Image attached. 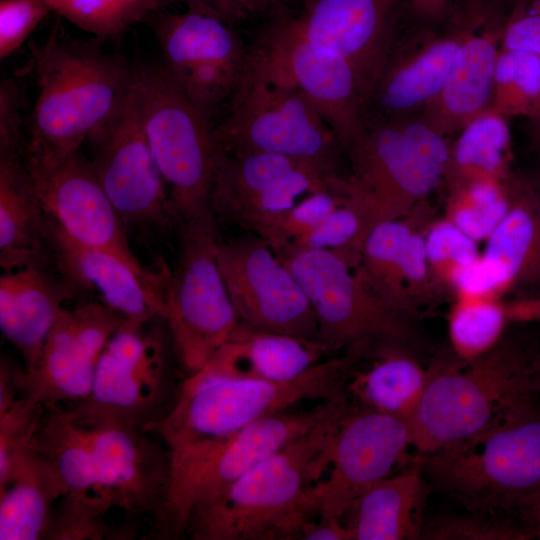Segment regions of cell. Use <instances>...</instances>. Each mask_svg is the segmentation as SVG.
<instances>
[{
	"label": "cell",
	"mask_w": 540,
	"mask_h": 540,
	"mask_svg": "<svg viewBox=\"0 0 540 540\" xmlns=\"http://www.w3.org/2000/svg\"><path fill=\"white\" fill-rule=\"evenodd\" d=\"M507 118L487 110L466 124L450 144L446 188L476 180L504 181L511 171Z\"/></svg>",
	"instance_id": "d6a6232c"
},
{
	"label": "cell",
	"mask_w": 540,
	"mask_h": 540,
	"mask_svg": "<svg viewBox=\"0 0 540 540\" xmlns=\"http://www.w3.org/2000/svg\"><path fill=\"white\" fill-rule=\"evenodd\" d=\"M408 420L358 405L342 417L328 453L327 475L308 491L314 516L343 519L356 500L409 459Z\"/></svg>",
	"instance_id": "e0dca14e"
},
{
	"label": "cell",
	"mask_w": 540,
	"mask_h": 540,
	"mask_svg": "<svg viewBox=\"0 0 540 540\" xmlns=\"http://www.w3.org/2000/svg\"><path fill=\"white\" fill-rule=\"evenodd\" d=\"M532 183L535 186V188L537 189V191L540 193V169H539V172H538V175H537L536 179L533 180Z\"/></svg>",
	"instance_id": "db71d44e"
},
{
	"label": "cell",
	"mask_w": 540,
	"mask_h": 540,
	"mask_svg": "<svg viewBox=\"0 0 540 540\" xmlns=\"http://www.w3.org/2000/svg\"><path fill=\"white\" fill-rule=\"evenodd\" d=\"M50 12L46 0H0V58L14 54Z\"/></svg>",
	"instance_id": "7bdbcfd3"
},
{
	"label": "cell",
	"mask_w": 540,
	"mask_h": 540,
	"mask_svg": "<svg viewBox=\"0 0 540 540\" xmlns=\"http://www.w3.org/2000/svg\"><path fill=\"white\" fill-rule=\"evenodd\" d=\"M125 321L96 300L64 307L33 370L26 373L23 368L24 395L45 408L86 398L104 347Z\"/></svg>",
	"instance_id": "44dd1931"
},
{
	"label": "cell",
	"mask_w": 540,
	"mask_h": 540,
	"mask_svg": "<svg viewBox=\"0 0 540 540\" xmlns=\"http://www.w3.org/2000/svg\"><path fill=\"white\" fill-rule=\"evenodd\" d=\"M453 0H404V13L421 27L436 28L445 23Z\"/></svg>",
	"instance_id": "bcb514c9"
},
{
	"label": "cell",
	"mask_w": 540,
	"mask_h": 540,
	"mask_svg": "<svg viewBox=\"0 0 540 540\" xmlns=\"http://www.w3.org/2000/svg\"><path fill=\"white\" fill-rule=\"evenodd\" d=\"M147 22L158 41L167 75L211 117L233 96L246 69L247 50L232 24L204 12L153 14Z\"/></svg>",
	"instance_id": "2e32d148"
},
{
	"label": "cell",
	"mask_w": 540,
	"mask_h": 540,
	"mask_svg": "<svg viewBox=\"0 0 540 540\" xmlns=\"http://www.w3.org/2000/svg\"><path fill=\"white\" fill-rule=\"evenodd\" d=\"M288 13L309 40L349 63L365 109L399 41L404 0H303Z\"/></svg>",
	"instance_id": "7402d4cb"
},
{
	"label": "cell",
	"mask_w": 540,
	"mask_h": 540,
	"mask_svg": "<svg viewBox=\"0 0 540 540\" xmlns=\"http://www.w3.org/2000/svg\"><path fill=\"white\" fill-rule=\"evenodd\" d=\"M136 83L145 134L181 225L214 216L211 193L219 145L210 116L160 64L137 66Z\"/></svg>",
	"instance_id": "ba28073f"
},
{
	"label": "cell",
	"mask_w": 540,
	"mask_h": 540,
	"mask_svg": "<svg viewBox=\"0 0 540 540\" xmlns=\"http://www.w3.org/2000/svg\"><path fill=\"white\" fill-rule=\"evenodd\" d=\"M52 11L81 30L104 40L122 36L136 23L176 0H46Z\"/></svg>",
	"instance_id": "d590c367"
},
{
	"label": "cell",
	"mask_w": 540,
	"mask_h": 540,
	"mask_svg": "<svg viewBox=\"0 0 540 540\" xmlns=\"http://www.w3.org/2000/svg\"><path fill=\"white\" fill-rule=\"evenodd\" d=\"M304 163L310 162L273 153H228L219 146L211 193L214 218L233 224L245 205Z\"/></svg>",
	"instance_id": "836d02e7"
},
{
	"label": "cell",
	"mask_w": 540,
	"mask_h": 540,
	"mask_svg": "<svg viewBox=\"0 0 540 540\" xmlns=\"http://www.w3.org/2000/svg\"><path fill=\"white\" fill-rule=\"evenodd\" d=\"M538 353L502 339L488 353L439 356L427 368L421 399L408 420L416 457L468 440L535 398Z\"/></svg>",
	"instance_id": "277c9868"
},
{
	"label": "cell",
	"mask_w": 540,
	"mask_h": 540,
	"mask_svg": "<svg viewBox=\"0 0 540 540\" xmlns=\"http://www.w3.org/2000/svg\"><path fill=\"white\" fill-rule=\"evenodd\" d=\"M156 319V318H155ZM126 320L110 337L96 368L89 395L62 406L85 419H108L142 429L162 419L177 394L165 321Z\"/></svg>",
	"instance_id": "9c48e42d"
},
{
	"label": "cell",
	"mask_w": 540,
	"mask_h": 540,
	"mask_svg": "<svg viewBox=\"0 0 540 540\" xmlns=\"http://www.w3.org/2000/svg\"><path fill=\"white\" fill-rule=\"evenodd\" d=\"M303 289L318 325V340L334 352L361 343L407 342V320L385 308L354 269L330 250L277 254Z\"/></svg>",
	"instance_id": "9a60e30c"
},
{
	"label": "cell",
	"mask_w": 540,
	"mask_h": 540,
	"mask_svg": "<svg viewBox=\"0 0 540 540\" xmlns=\"http://www.w3.org/2000/svg\"><path fill=\"white\" fill-rule=\"evenodd\" d=\"M291 0H243L245 11L248 14L272 11L286 8L285 5Z\"/></svg>",
	"instance_id": "816d5d0a"
},
{
	"label": "cell",
	"mask_w": 540,
	"mask_h": 540,
	"mask_svg": "<svg viewBox=\"0 0 540 540\" xmlns=\"http://www.w3.org/2000/svg\"><path fill=\"white\" fill-rule=\"evenodd\" d=\"M540 108V56L501 50L488 110L534 121Z\"/></svg>",
	"instance_id": "74e56055"
},
{
	"label": "cell",
	"mask_w": 540,
	"mask_h": 540,
	"mask_svg": "<svg viewBox=\"0 0 540 540\" xmlns=\"http://www.w3.org/2000/svg\"><path fill=\"white\" fill-rule=\"evenodd\" d=\"M250 53L285 76L333 130L343 151L366 128L355 74L338 53L309 40L286 8L273 12Z\"/></svg>",
	"instance_id": "5bb4252c"
},
{
	"label": "cell",
	"mask_w": 540,
	"mask_h": 540,
	"mask_svg": "<svg viewBox=\"0 0 540 540\" xmlns=\"http://www.w3.org/2000/svg\"><path fill=\"white\" fill-rule=\"evenodd\" d=\"M217 260L241 324L318 339L315 314L303 289L265 240L219 241Z\"/></svg>",
	"instance_id": "ac0fdd59"
},
{
	"label": "cell",
	"mask_w": 540,
	"mask_h": 540,
	"mask_svg": "<svg viewBox=\"0 0 540 540\" xmlns=\"http://www.w3.org/2000/svg\"><path fill=\"white\" fill-rule=\"evenodd\" d=\"M52 263L48 221L23 154L0 155V266L3 271Z\"/></svg>",
	"instance_id": "f546056e"
},
{
	"label": "cell",
	"mask_w": 540,
	"mask_h": 540,
	"mask_svg": "<svg viewBox=\"0 0 540 540\" xmlns=\"http://www.w3.org/2000/svg\"><path fill=\"white\" fill-rule=\"evenodd\" d=\"M499 512L470 511L445 515L424 526L421 539L431 540H525L523 529L512 517Z\"/></svg>",
	"instance_id": "b9f144b4"
},
{
	"label": "cell",
	"mask_w": 540,
	"mask_h": 540,
	"mask_svg": "<svg viewBox=\"0 0 540 540\" xmlns=\"http://www.w3.org/2000/svg\"><path fill=\"white\" fill-rule=\"evenodd\" d=\"M534 390L536 393H540V353H538L535 364Z\"/></svg>",
	"instance_id": "f5cc1de1"
},
{
	"label": "cell",
	"mask_w": 540,
	"mask_h": 540,
	"mask_svg": "<svg viewBox=\"0 0 540 540\" xmlns=\"http://www.w3.org/2000/svg\"><path fill=\"white\" fill-rule=\"evenodd\" d=\"M533 122L537 126V128L539 130V135H540V108H539V111H538V115H537L536 119Z\"/></svg>",
	"instance_id": "11a10c76"
},
{
	"label": "cell",
	"mask_w": 540,
	"mask_h": 540,
	"mask_svg": "<svg viewBox=\"0 0 540 540\" xmlns=\"http://www.w3.org/2000/svg\"><path fill=\"white\" fill-rule=\"evenodd\" d=\"M303 540H352V535L343 519L322 518L307 520L300 533Z\"/></svg>",
	"instance_id": "c3c4849f"
},
{
	"label": "cell",
	"mask_w": 540,
	"mask_h": 540,
	"mask_svg": "<svg viewBox=\"0 0 540 540\" xmlns=\"http://www.w3.org/2000/svg\"><path fill=\"white\" fill-rule=\"evenodd\" d=\"M133 86L113 115L87 141L103 190L128 229L167 232L181 226L149 146Z\"/></svg>",
	"instance_id": "7c38bea8"
},
{
	"label": "cell",
	"mask_w": 540,
	"mask_h": 540,
	"mask_svg": "<svg viewBox=\"0 0 540 540\" xmlns=\"http://www.w3.org/2000/svg\"><path fill=\"white\" fill-rule=\"evenodd\" d=\"M445 23V32L421 27L415 37L400 45L398 41L366 105L365 117L369 110L374 113L367 122L420 114L437 96L463 36L452 11Z\"/></svg>",
	"instance_id": "603a6c76"
},
{
	"label": "cell",
	"mask_w": 540,
	"mask_h": 540,
	"mask_svg": "<svg viewBox=\"0 0 540 540\" xmlns=\"http://www.w3.org/2000/svg\"><path fill=\"white\" fill-rule=\"evenodd\" d=\"M403 343L381 342L368 365L356 364L347 384L355 405L410 419L423 394L428 369L401 346Z\"/></svg>",
	"instance_id": "4dcf8cb0"
},
{
	"label": "cell",
	"mask_w": 540,
	"mask_h": 540,
	"mask_svg": "<svg viewBox=\"0 0 540 540\" xmlns=\"http://www.w3.org/2000/svg\"><path fill=\"white\" fill-rule=\"evenodd\" d=\"M512 321H535L540 323V296L517 298L509 303Z\"/></svg>",
	"instance_id": "f907efd6"
},
{
	"label": "cell",
	"mask_w": 540,
	"mask_h": 540,
	"mask_svg": "<svg viewBox=\"0 0 540 540\" xmlns=\"http://www.w3.org/2000/svg\"><path fill=\"white\" fill-rule=\"evenodd\" d=\"M508 513L513 514L528 539H540V490L515 501Z\"/></svg>",
	"instance_id": "7dc6e473"
},
{
	"label": "cell",
	"mask_w": 540,
	"mask_h": 540,
	"mask_svg": "<svg viewBox=\"0 0 540 540\" xmlns=\"http://www.w3.org/2000/svg\"><path fill=\"white\" fill-rule=\"evenodd\" d=\"M507 180H476L448 187L445 217L477 242H485L509 209Z\"/></svg>",
	"instance_id": "8d00e7d4"
},
{
	"label": "cell",
	"mask_w": 540,
	"mask_h": 540,
	"mask_svg": "<svg viewBox=\"0 0 540 540\" xmlns=\"http://www.w3.org/2000/svg\"><path fill=\"white\" fill-rule=\"evenodd\" d=\"M175 267L164 289L162 319L188 374L199 370L226 343L240 320L221 273L215 218L183 223Z\"/></svg>",
	"instance_id": "30bf717a"
},
{
	"label": "cell",
	"mask_w": 540,
	"mask_h": 540,
	"mask_svg": "<svg viewBox=\"0 0 540 540\" xmlns=\"http://www.w3.org/2000/svg\"><path fill=\"white\" fill-rule=\"evenodd\" d=\"M68 411L93 454L100 497L111 508H120L130 516H152L155 523L170 483V459L163 443L141 427L80 418Z\"/></svg>",
	"instance_id": "d6986e66"
},
{
	"label": "cell",
	"mask_w": 540,
	"mask_h": 540,
	"mask_svg": "<svg viewBox=\"0 0 540 540\" xmlns=\"http://www.w3.org/2000/svg\"><path fill=\"white\" fill-rule=\"evenodd\" d=\"M427 488L416 457L404 471L374 484L343 517L352 540L421 539Z\"/></svg>",
	"instance_id": "f1b7e54d"
},
{
	"label": "cell",
	"mask_w": 540,
	"mask_h": 540,
	"mask_svg": "<svg viewBox=\"0 0 540 540\" xmlns=\"http://www.w3.org/2000/svg\"><path fill=\"white\" fill-rule=\"evenodd\" d=\"M424 243L430 269L443 294L451 292L456 275L474 262L482 251L479 242L445 216L428 222Z\"/></svg>",
	"instance_id": "ab89813d"
},
{
	"label": "cell",
	"mask_w": 540,
	"mask_h": 540,
	"mask_svg": "<svg viewBox=\"0 0 540 540\" xmlns=\"http://www.w3.org/2000/svg\"><path fill=\"white\" fill-rule=\"evenodd\" d=\"M332 352L318 339L240 323L226 343L195 372L227 379L284 381L300 376Z\"/></svg>",
	"instance_id": "484cf974"
},
{
	"label": "cell",
	"mask_w": 540,
	"mask_h": 540,
	"mask_svg": "<svg viewBox=\"0 0 540 540\" xmlns=\"http://www.w3.org/2000/svg\"><path fill=\"white\" fill-rule=\"evenodd\" d=\"M372 228L363 213L346 199L317 226L276 254L293 250H330L353 269Z\"/></svg>",
	"instance_id": "f35d334b"
},
{
	"label": "cell",
	"mask_w": 540,
	"mask_h": 540,
	"mask_svg": "<svg viewBox=\"0 0 540 540\" xmlns=\"http://www.w3.org/2000/svg\"><path fill=\"white\" fill-rule=\"evenodd\" d=\"M509 1H510L511 4L513 5V4H515V3H517V2H520V1H523V0H509Z\"/></svg>",
	"instance_id": "9f6ffc18"
},
{
	"label": "cell",
	"mask_w": 540,
	"mask_h": 540,
	"mask_svg": "<svg viewBox=\"0 0 540 540\" xmlns=\"http://www.w3.org/2000/svg\"><path fill=\"white\" fill-rule=\"evenodd\" d=\"M187 9L215 15L230 24L247 16L243 0H176Z\"/></svg>",
	"instance_id": "681fc988"
},
{
	"label": "cell",
	"mask_w": 540,
	"mask_h": 540,
	"mask_svg": "<svg viewBox=\"0 0 540 540\" xmlns=\"http://www.w3.org/2000/svg\"><path fill=\"white\" fill-rule=\"evenodd\" d=\"M23 162L50 222L74 241L121 258L163 300L168 269L154 272L136 257L121 217L81 150L46 160L23 156Z\"/></svg>",
	"instance_id": "4fadbf2b"
},
{
	"label": "cell",
	"mask_w": 540,
	"mask_h": 540,
	"mask_svg": "<svg viewBox=\"0 0 540 540\" xmlns=\"http://www.w3.org/2000/svg\"><path fill=\"white\" fill-rule=\"evenodd\" d=\"M33 437L17 446L0 480L1 540L44 539L62 496L57 474Z\"/></svg>",
	"instance_id": "83f0119b"
},
{
	"label": "cell",
	"mask_w": 540,
	"mask_h": 540,
	"mask_svg": "<svg viewBox=\"0 0 540 540\" xmlns=\"http://www.w3.org/2000/svg\"><path fill=\"white\" fill-rule=\"evenodd\" d=\"M449 149L420 114L367 122L346 151V199L371 228L405 217L444 182Z\"/></svg>",
	"instance_id": "5b68a950"
},
{
	"label": "cell",
	"mask_w": 540,
	"mask_h": 540,
	"mask_svg": "<svg viewBox=\"0 0 540 540\" xmlns=\"http://www.w3.org/2000/svg\"><path fill=\"white\" fill-rule=\"evenodd\" d=\"M344 200L345 195L334 191L309 194L255 233L278 253L310 232Z\"/></svg>",
	"instance_id": "60d3db41"
},
{
	"label": "cell",
	"mask_w": 540,
	"mask_h": 540,
	"mask_svg": "<svg viewBox=\"0 0 540 540\" xmlns=\"http://www.w3.org/2000/svg\"><path fill=\"white\" fill-rule=\"evenodd\" d=\"M425 201L407 216L377 223L368 233L355 273L370 293L390 312L409 321L402 292V272L409 239L429 221Z\"/></svg>",
	"instance_id": "1f68e13d"
},
{
	"label": "cell",
	"mask_w": 540,
	"mask_h": 540,
	"mask_svg": "<svg viewBox=\"0 0 540 540\" xmlns=\"http://www.w3.org/2000/svg\"><path fill=\"white\" fill-rule=\"evenodd\" d=\"M19 84L5 78L0 84V154H23L27 124Z\"/></svg>",
	"instance_id": "ee69618b"
},
{
	"label": "cell",
	"mask_w": 540,
	"mask_h": 540,
	"mask_svg": "<svg viewBox=\"0 0 540 540\" xmlns=\"http://www.w3.org/2000/svg\"><path fill=\"white\" fill-rule=\"evenodd\" d=\"M228 153H273L338 170L343 151L333 130L281 73L252 55L230 99L228 116L216 127Z\"/></svg>",
	"instance_id": "52a82bcc"
},
{
	"label": "cell",
	"mask_w": 540,
	"mask_h": 540,
	"mask_svg": "<svg viewBox=\"0 0 540 540\" xmlns=\"http://www.w3.org/2000/svg\"><path fill=\"white\" fill-rule=\"evenodd\" d=\"M75 292L50 263L1 274L0 328L21 355L26 373L37 364L52 327Z\"/></svg>",
	"instance_id": "d4e9b609"
},
{
	"label": "cell",
	"mask_w": 540,
	"mask_h": 540,
	"mask_svg": "<svg viewBox=\"0 0 540 540\" xmlns=\"http://www.w3.org/2000/svg\"><path fill=\"white\" fill-rule=\"evenodd\" d=\"M106 40L77 39L59 23L41 43H30L37 95L23 156L55 159L81 149L119 108L137 66L103 49Z\"/></svg>",
	"instance_id": "7a4b0ae2"
},
{
	"label": "cell",
	"mask_w": 540,
	"mask_h": 540,
	"mask_svg": "<svg viewBox=\"0 0 540 540\" xmlns=\"http://www.w3.org/2000/svg\"><path fill=\"white\" fill-rule=\"evenodd\" d=\"M364 344L326 358L284 381L227 379L192 372L180 382L166 415L144 428L165 446L176 471L249 424L291 410L304 401L348 395L350 375Z\"/></svg>",
	"instance_id": "6da1fadb"
},
{
	"label": "cell",
	"mask_w": 540,
	"mask_h": 540,
	"mask_svg": "<svg viewBox=\"0 0 540 540\" xmlns=\"http://www.w3.org/2000/svg\"><path fill=\"white\" fill-rule=\"evenodd\" d=\"M501 50L540 56V9L513 4L503 33Z\"/></svg>",
	"instance_id": "f6af8a7d"
},
{
	"label": "cell",
	"mask_w": 540,
	"mask_h": 540,
	"mask_svg": "<svg viewBox=\"0 0 540 540\" xmlns=\"http://www.w3.org/2000/svg\"><path fill=\"white\" fill-rule=\"evenodd\" d=\"M509 0H453L463 36L448 77L421 117L448 137L488 110Z\"/></svg>",
	"instance_id": "ffe728a7"
},
{
	"label": "cell",
	"mask_w": 540,
	"mask_h": 540,
	"mask_svg": "<svg viewBox=\"0 0 540 540\" xmlns=\"http://www.w3.org/2000/svg\"><path fill=\"white\" fill-rule=\"evenodd\" d=\"M351 405L347 398L310 431L195 509L186 528L190 538L300 539L304 523L314 516L309 488L325 473L334 435Z\"/></svg>",
	"instance_id": "3957f363"
},
{
	"label": "cell",
	"mask_w": 540,
	"mask_h": 540,
	"mask_svg": "<svg viewBox=\"0 0 540 540\" xmlns=\"http://www.w3.org/2000/svg\"><path fill=\"white\" fill-rule=\"evenodd\" d=\"M48 244L55 269L77 291L97 294L99 302L126 320L162 318V298L118 256L80 244L48 219Z\"/></svg>",
	"instance_id": "cb8c5ba5"
},
{
	"label": "cell",
	"mask_w": 540,
	"mask_h": 540,
	"mask_svg": "<svg viewBox=\"0 0 540 540\" xmlns=\"http://www.w3.org/2000/svg\"><path fill=\"white\" fill-rule=\"evenodd\" d=\"M344 395L309 410H287L255 421L171 473L166 502L154 532L175 538L186 533L198 507L222 493L238 478L295 441L346 400Z\"/></svg>",
	"instance_id": "8fae6325"
},
{
	"label": "cell",
	"mask_w": 540,
	"mask_h": 540,
	"mask_svg": "<svg viewBox=\"0 0 540 540\" xmlns=\"http://www.w3.org/2000/svg\"><path fill=\"white\" fill-rule=\"evenodd\" d=\"M509 321L502 298L454 296L447 317L452 353L462 360L488 353L503 339Z\"/></svg>",
	"instance_id": "e575fe53"
},
{
	"label": "cell",
	"mask_w": 540,
	"mask_h": 540,
	"mask_svg": "<svg viewBox=\"0 0 540 540\" xmlns=\"http://www.w3.org/2000/svg\"><path fill=\"white\" fill-rule=\"evenodd\" d=\"M509 209L485 241L483 257L507 293L540 296V193L531 180L512 173L507 180Z\"/></svg>",
	"instance_id": "4316f807"
},
{
	"label": "cell",
	"mask_w": 540,
	"mask_h": 540,
	"mask_svg": "<svg viewBox=\"0 0 540 540\" xmlns=\"http://www.w3.org/2000/svg\"><path fill=\"white\" fill-rule=\"evenodd\" d=\"M416 458L425 477L468 511L508 513L540 490V405L534 398L486 431Z\"/></svg>",
	"instance_id": "8992f818"
}]
</instances>
